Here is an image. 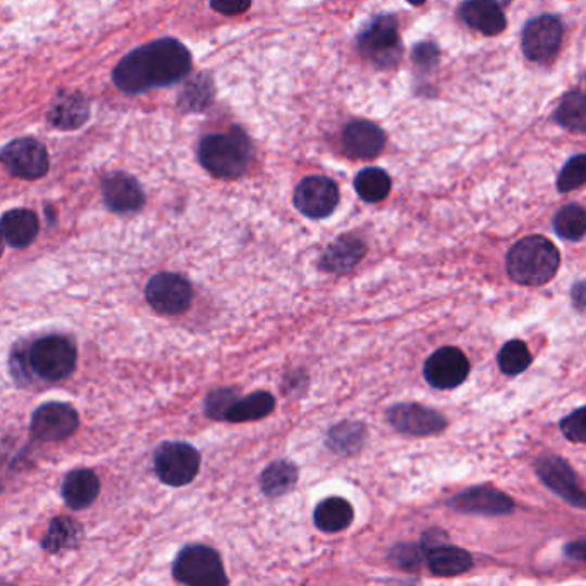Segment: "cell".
Instances as JSON below:
<instances>
[{
  "label": "cell",
  "mask_w": 586,
  "mask_h": 586,
  "mask_svg": "<svg viewBox=\"0 0 586 586\" xmlns=\"http://www.w3.org/2000/svg\"><path fill=\"white\" fill-rule=\"evenodd\" d=\"M174 578L182 585L226 586L229 583L219 552L207 545H188L173 565Z\"/></svg>",
  "instance_id": "4"
},
{
  "label": "cell",
  "mask_w": 586,
  "mask_h": 586,
  "mask_svg": "<svg viewBox=\"0 0 586 586\" xmlns=\"http://www.w3.org/2000/svg\"><path fill=\"white\" fill-rule=\"evenodd\" d=\"M100 494L99 476L91 470L71 471L63 483V499L75 511L88 508Z\"/></svg>",
  "instance_id": "23"
},
{
  "label": "cell",
  "mask_w": 586,
  "mask_h": 586,
  "mask_svg": "<svg viewBox=\"0 0 586 586\" xmlns=\"http://www.w3.org/2000/svg\"><path fill=\"white\" fill-rule=\"evenodd\" d=\"M337 205V184L323 176L303 179L294 191V207L310 219H326Z\"/></svg>",
  "instance_id": "11"
},
{
  "label": "cell",
  "mask_w": 586,
  "mask_h": 586,
  "mask_svg": "<svg viewBox=\"0 0 586 586\" xmlns=\"http://www.w3.org/2000/svg\"><path fill=\"white\" fill-rule=\"evenodd\" d=\"M105 205L117 214H129L143 207L145 194L137 179L125 173H114L102 182Z\"/></svg>",
  "instance_id": "17"
},
{
  "label": "cell",
  "mask_w": 586,
  "mask_h": 586,
  "mask_svg": "<svg viewBox=\"0 0 586 586\" xmlns=\"http://www.w3.org/2000/svg\"><path fill=\"white\" fill-rule=\"evenodd\" d=\"M78 425L76 409L66 403H46L31 417V434L43 442L63 441L75 434Z\"/></svg>",
  "instance_id": "14"
},
{
  "label": "cell",
  "mask_w": 586,
  "mask_h": 586,
  "mask_svg": "<svg viewBox=\"0 0 586 586\" xmlns=\"http://www.w3.org/2000/svg\"><path fill=\"white\" fill-rule=\"evenodd\" d=\"M0 162L16 178L28 179V181L43 178L49 170V153L46 146L34 138L11 141L0 152Z\"/></svg>",
  "instance_id": "9"
},
{
  "label": "cell",
  "mask_w": 586,
  "mask_h": 586,
  "mask_svg": "<svg viewBox=\"0 0 586 586\" xmlns=\"http://www.w3.org/2000/svg\"><path fill=\"white\" fill-rule=\"evenodd\" d=\"M559 125L571 131L583 132L586 128V99L582 91H571L559 105L556 114Z\"/></svg>",
  "instance_id": "32"
},
{
  "label": "cell",
  "mask_w": 586,
  "mask_h": 586,
  "mask_svg": "<svg viewBox=\"0 0 586 586\" xmlns=\"http://www.w3.org/2000/svg\"><path fill=\"white\" fill-rule=\"evenodd\" d=\"M387 420L397 432L413 437H430L444 432L447 420L444 415L438 413L429 406L417 405V403H403L393 406L387 411Z\"/></svg>",
  "instance_id": "12"
},
{
  "label": "cell",
  "mask_w": 586,
  "mask_h": 586,
  "mask_svg": "<svg viewBox=\"0 0 586 586\" xmlns=\"http://www.w3.org/2000/svg\"><path fill=\"white\" fill-rule=\"evenodd\" d=\"M84 537V530L76 521L71 518H55L50 523L49 532L42 540V547L50 553L63 552V550L73 549Z\"/></svg>",
  "instance_id": "28"
},
{
  "label": "cell",
  "mask_w": 586,
  "mask_h": 586,
  "mask_svg": "<svg viewBox=\"0 0 586 586\" xmlns=\"http://www.w3.org/2000/svg\"><path fill=\"white\" fill-rule=\"evenodd\" d=\"M456 511L483 517H506L514 511V500L492 487H473L449 500Z\"/></svg>",
  "instance_id": "16"
},
{
  "label": "cell",
  "mask_w": 586,
  "mask_h": 586,
  "mask_svg": "<svg viewBox=\"0 0 586 586\" xmlns=\"http://www.w3.org/2000/svg\"><path fill=\"white\" fill-rule=\"evenodd\" d=\"M200 453L187 442H164L153 456V470L170 487H184L200 471Z\"/></svg>",
  "instance_id": "6"
},
{
  "label": "cell",
  "mask_w": 586,
  "mask_h": 586,
  "mask_svg": "<svg viewBox=\"0 0 586 586\" xmlns=\"http://www.w3.org/2000/svg\"><path fill=\"white\" fill-rule=\"evenodd\" d=\"M425 553L430 571L441 576V578H453V576L464 574L473 568V559H471L470 552L459 549L455 545H449L447 542L435 545Z\"/></svg>",
  "instance_id": "21"
},
{
  "label": "cell",
  "mask_w": 586,
  "mask_h": 586,
  "mask_svg": "<svg viewBox=\"0 0 586 586\" xmlns=\"http://www.w3.org/2000/svg\"><path fill=\"white\" fill-rule=\"evenodd\" d=\"M361 54L375 66L391 67L400 58V40L397 22L393 16H377L368 23L358 38Z\"/></svg>",
  "instance_id": "7"
},
{
  "label": "cell",
  "mask_w": 586,
  "mask_h": 586,
  "mask_svg": "<svg viewBox=\"0 0 586 586\" xmlns=\"http://www.w3.org/2000/svg\"><path fill=\"white\" fill-rule=\"evenodd\" d=\"M235 399L238 397L232 388H215L205 400V411L214 420H224Z\"/></svg>",
  "instance_id": "35"
},
{
  "label": "cell",
  "mask_w": 586,
  "mask_h": 586,
  "mask_svg": "<svg viewBox=\"0 0 586 586\" xmlns=\"http://www.w3.org/2000/svg\"><path fill=\"white\" fill-rule=\"evenodd\" d=\"M355 509L343 497H329L314 512L315 526L326 533H339L352 526Z\"/></svg>",
  "instance_id": "25"
},
{
  "label": "cell",
  "mask_w": 586,
  "mask_h": 586,
  "mask_svg": "<svg viewBox=\"0 0 586 586\" xmlns=\"http://www.w3.org/2000/svg\"><path fill=\"white\" fill-rule=\"evenodd\" d=\"M409 4L421 5L425 4L426 0H408Z\"/></svg>",
  "instance_id": "41"
},
{
  "label": "cell",
  "mask_w": 586,
  "mask_h": 586,
  "mask_svg": "<svg viewBox=\"0 0 586 586\" xmlns=\"http://www.w3.org/2000/svg\"><path fill=\"white\" fill-rule=\"evenodd\" d=\"M462 22L485 35H499L506 29V16L496 0H467L461 5Z\"/></svg>",
  "instance_id": "20"
},
{
  "label": "cell",
  "mask_w": 586,
  "mask_h": 586,
  "mask_svg": "<svg viewBox=\"0 0 586 586\" xmlns=\"http://www.w3.org/2000/svg\"><path fill=\"white\" fill-rule=\"evenodd\" d=\"M191 71L187 47L174 38H161L132 50L114 69V84L126 93L169 87Z\"/></svg>",
  "instance_id": "1"
},
{
  "label": "cell",
  "mask_w": 586,
  "mask_h": 586,
  "mask_svg": "<svg viewBox=\"0 0 586 586\" xmlns=\"http://www.w3.org/2000/svg\"><path fill=\"white\" fill-rule=\"evenodd\" d=\"M365 442V425L358 421H344L332 426L327 437V446L339 456H352L358 453Z\"/></svg>",
  "instance_id": "29"
},
{
  "label": "cell",
  "mask_w": 586,
  "mask_h": 586,
  "mask_svg": "<svg viewBox=\"0 0 586 586\" xmlns=\"http://www.w3.org/2000/svg\"><path fill=\"white\" fill-rule=\"evenodd\" d=\"M423 549L421 545L399 544L391 550V559L394 564L399 565L403 570H413L423 561Z\"/></svg>",
  "instance_id": "37"
},
{
  "label": "cell",
  "mask_w": 586,
  "mask_h": 586,
  "mask_svg": "<svg viewBox=\"0 0 586 586\" xmlns=\"http://www.w3.org/2000/svg\"><path fill=\"white\" fill-rule=\"evenodd\" d=\"M297 482V470L293 462L276 461L265 468L260 476V487L270 499L290 494Z\"/></svg>",
  "instance_id": "27"
},
{
  "label": "cell",
  "mask_w": 586,
  "mask_h": 586,
  "mask_svg": "<svg viewBox=\"0 0 586 586\" xmlns=\"http://www.w3.org/2000/svg\"><path fill=\"white\" fill-rule=\"evenodd\" d=\"M586 181V157L585 155H576L565 164L562 173L558 178V190L561 193H568V191L578 190Z\"/></svg>",
  "instance_id": "34"
},
{
  "label": "cell",
  "mask_w": 586,
  "mask_h": 586,
  "mask_svg": "<svg viewBox=\"0 0 586 586\" xmlns=\"http://www.w3.org/2000/svg\"><path fill=\"white\" fill-rule=\"evenodd\" d=\"M0 491H2V485H0Z\"/></svg>",
  "instance_id": "43"
},
{
  "label": "cell",
  "mask_w": 586,
  "mask_h": 586,
  "mask_svg": "<svg viewBox=\"0 0 586 586\" xmlns=\"http://www.w3.org/2000/svg\"><path fill=\"white\" fill-rule=\"evenodd\" d=\"M276 408V397L265 391L250 394L243 399H235L224 420L231 423H246V421L262 420L269 417Z\"/></svg>",
  "instance_id": "26"
},
{
  "label": "cell",
  "mask_w": 586,
  "mask_h": 586,
  "mask_svg": "<svg viewBox=\"0 0 586 586\" xmlns=\"http://www.w3.org/2000/svg\"><path fill=\"white\" fill-rule=\"evenodd\" d=\"M356 193L367 203H379L391 193V178L377 167L361 170L355 179Z\"/></svg>",
  "instance_id": "30"
},
{
  "label": "cell",
  "mask_w": 586,
  "mask_h": 586,
  "mask_svg": "<svg viewBox=\"0 0 586 586\" xmlns=\"http://www.w3.org/2000/svg\"><path fill=\"white\" fill-rule=\"evenodd\" d=\"M574 302L578 303V310L585 308V282H578V285L573 290Z\"/></svg>",
  "instance_id": "40"
},
{
  "label": "cell",
  "mask_w": 586,
  "mask_h": 586,
  "mask_svg": "<svg viewBox=\"0 0 586 586\" xmlns=\"http://www.w3.org/2000/svg\"><path fill=\"white\" fill-rule=\"evenodd\" d=\"M561 432L568 441L583 444L586 441V408H578L561 421Z\"/></svg>",
  "instance_id": "36"
},
{
  "label": "cell",
  "mask_w": 586,
  "mask_h": 586,
  "mask_svg": "<svg viewBox=\"0 0 586 586\" xmlns=\"http://www.w3.org/2000/svg\"><path fill=\"white\" fill-rule=\"evenodd\" d=\"M252 152L249 137L234 128L205 138L200 145V162L215 178L234 179L249 167Z\"/></svg>",
  "instance_id": "3"
},
{
  "label": "cell",
  "mask_w": 586,
  "mask_h": 586,
  "mask_svg": "<svg viewBox=\"0 0 586 586\" xmlns=\"http://www.w3.org/2000/svg\"><path fill=\"white\" fill-rule=\"evenodd\" d=\"M367 244L355 234H344L329 244L320 258V269L331 273H344L355 269L364 260Z\"/></svg>",
  "instance_id": "18"
},
{
  "label": "cell",
  "mask_w": 586,
  "mask_h": 586,
  "mask_svg": "<svg viewBox=\"0 0 586 586\" xmlns=\"http://www.w3.org/2000/svg\"><path fill=\"white\" fill-rule=\"evenodd\" d=\"M78 352L75 344L63 335H47L31 344L28 364L40 379L59 382L75 372Z\"/></svg>",
  "instance_id": "5"
},
{
  "label": "cell",
  "mask_w": 586,
  "mask_h": 586,
  "mask_svg": "<svg viewBox=\"0 0 586 586\" xmlns=\"http://www.w3.org/2000/svg\"><path fill=\"white\" fill-rule=\"evenodd\" d=\"M90 117V104L87 97L79 93H66L55 99L50 107L49 120L59 129H76L84 126Z\"/></svg>",
  "instance_id": "24"
},
{
  "label": "cell",
  "mask_w": 586,
  "mask_h": 586,
  "mask_svg": "<svg viewBox=\"0 0 586 586\" xmlns=\"http://www.w3.org/2000/svg\"><path fill=\"white\" fill-rule=\"evenodd\" d=\"M538 479L545 487L561 496L574 508H585L586 497L573 468L559 456H542L535 464Z\"/></svg>",
  "instance_id": "13"
},
{
  "label": "cell",
  "mask_w": 586,
  "mask_h": 586,
  "mask_svg": "<svg viewBox=\"0 0 586 586\" xmlns=\"http://www.w3.org/2000/svg\"><path fill=\"white\" fill-rule=\"evenodd\" d=\"M343 145L353 157L372 158L384 149L385 135L373 123L353 120L344 129Z\"/></svg>",
  "instance_id": "19"
},
{
  "label": "cell",
  "mask_w": 586,
  "mask_h": 586,
  "mask_svg": "<svg viewBox=\"0 0 586 586\" xmlns=\"http://www.w3.org/2000/svg\"><path fill=\"white\" fill-rule=\"evenodd\" d=\"M565 556L570 559H574V561L583 562L586 559V552H585V542H574V544H568L565 545L564 549Z\"/></svg>",
  "instance_id": "39"
},
{
  "label": "cell",
  "mask_w": 586,
  "mask_h": 586,
  "mask_svg": "<svg viewBox=\"0 0 586 586\" xmlns=\"http://www.w3.org/2000/svg\"><path fill=\"white\" fill-rule=\"evenodd\" d=\"M2 253H4V238L0 234V256H2Z\"/></svg>",
  "instance_id": "42"
},
{
  "label": "cell",
  "mask_w": 586,
  "mask_h": 586,
  "mask_svg": "<svg viewBox=\"0 0 586 586\" xmlns=\"http://www.w3.org/2000/svg\"><path fill=\"white\" fill-rule=\"evenodd\" d=\"M497 364H499L502 373L517 377L524 370H528L530 365H532V353L523 341L514 339V341L504 344L499 356H497Z\"/></svg>",
  "instance_id": "31"
},
{
  "label": "cell",
  "mask_w": 586,
  "mask_h": 586,
  "mask_svg": "<svg viewBox=\"0 0 586 586\" xmlns=\"http://www.w3.org/2000/svg\"><path fill=\"white\" fill-rule=\"evenodd\" d=\"M145 294L153 310L164 315H179L190 308L193 288L178 273L162 272L150 279Z\"/></svg>",
  "instance_id": "8"
},
{
  "label": "cell",
  "mask_w": 586,
  "mask_h": 586,
  "mask_svg": "<svg viewBox=\"0 0 586 586\" xmlns=\"http://www.w3.org/2000/svg\"><path fill=\"white\" fill-rule=\"evenodd\" d=\"M40 231L37 215L26 208L8 212L0 219V234L14 249H25L34 243Z\"/></svg>",
  "instance_id": "22"
},
{
  "label": "cell",
  "mask_w": 586,
  "mask_h": 586,
  "mask_svg": "<svg viewBox=\"0 0 586 586\" xmlns=\"http://www.w3.org/2000/svg\"><path fill=\"white\" fill-rule=\"evenodd\" d=\"M553 229L562 240L582 241L586 232V214L582 205H568L558 212L553 219Z\"/></svg>",
  "instance_id": "33"
},
{
  "label": "cell",
  "mask_w": 586,
  "mask_h": 586,
  "mask_svg": "<svg viewBox=\"0 0 586 586\" xmlns=\"http://www.w3.org/2000/svg\"><path fill=\"white\" fill-rule=\"evenodd\" d=\"M561 265V253L544 235H528L509 250L506 269L521 285H544L552 281Z\"/></svg>",
  "instance_id": "2"
},
{
  "label": "cell",
  "mask_w": 586,
  "mask_h": 586,
  "mask_svg": "<svg viewBox=\"0 0 586 586\" xmlns=\"http://www.w3.org/2000/svg\"><path fill=\"white\" fill-rule=\"evenodd\" d=\"M212 8L224 16H235V14L249 11L252 0H211Z\"/></svg>",
  "instance_id": "38"
},
{
  "label": "cell",
  "mask_w": 586,
  "mask_h": 586,
  "mask_svg": "<svg viewBox=\"0 0 586 586\" xmlns=\"http://www.w3.org/2000/svg\"><path fill=\"white\" fill-rule=\"evenodd\" d=\"M470 375V359L459 347H441L426 359L423 377L429 385L441 391L459 387Z\"/></svg>",
  "instance_id": "10"
},
{
  "label": "cell",
  "mask_w": 586,
  "mask_h": 586,
  "mask_svg": "<svg viewBox=\"0 0 586 586\" xmlns=\"http://www.w3.org/2000/svg\"><path fill=\"white\" fill-rule=\"evenodd\" d=\"M562 42V25L556 16H540L523 31V52L530 61L545 63L558 54Z\"/></svg>",
  "instance_id": "15"
}]
</instances>
